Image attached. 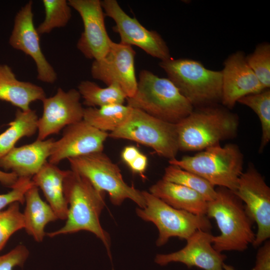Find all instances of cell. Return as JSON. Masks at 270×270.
Wrapping results in <instances>:
<instances>
[{"mask_svg":"<svg viewBox=\"0 0 270 270\" xmlns=\"http://www.w3.org/2000/svg\"><path fill=\"white\" fill-rule=\"evenodd\" d=\"M23 213L26 232L38 242H42L46 234L44 228L50 222L58 220L54 211L41 198L38 188L34 184L26 192Z\"/></svg>","mask_w":270,"mask_h":270,"instance_id":"obj_23","label":"cell"},{"mask_svg":"<svg viewBox=\"0 0 270 270\" xmlns=\"http://www.w3.org/2000/svg\"><path fill=\"white\" fill-rule=\"evenodd\" d=\"M70 6L80 14L84 31L76 47L88 59L98 60L108 50L112 40L104 24L105 14L100 0H69Z\"/></svg>","mask_w":270,"mask_h":270,"instance_id":"obj_14","label":"cell"},{"mask_svg":"<svg viewBox=\"0 0 270 270\" xmlns=\"http://www.w3.org/2000/svg\"><path fill=\"white\" fill-rule=\"evenodd\" d=\"M132 108L124 104H112L98 108H84L83 120L102 132H113L128 119Z\"/></svg>","mask_w":270,"mask_h":270,"instance_id":"obj_25","label":"cell"},{"mask_svg":"<svg viewBox=\"0 0 270 270\" xmlns=\"http://www.w3.org/2000/svg\"><path fill=\"white\" fill-rule=\"evenodd\" d=\"M149 192L170 206L190 213L206 216L208 202L196 192L184 186L160 180Z\"/></svg>","mask_w":270,"mask_h":270,"instance_id":"obj_22","label":"cell"},{"mask_svg":"<svg viewBox=\"0 0 270 270\" xmlns=\"http://www.w3.org/2000/svg\"><path fill=\"white\" fill-rule=\"evenodd\" d=\"M140 150L134 146H125L122 151L121 158L123 162L129 165L140 153Z\"/></svg>","mask_w":270,"mask_h":270,"instance_id":"obj_36","label":"cell"},{"mask_svg":"<svg viewBox=\"0 0 270 270\" xmlns=\"http://www.w3.org/2000/svg\"><path fill=\"white\" fill-rule=\"evenodd\" d=\"M82 104L88 107L96 108L112 104H124L127 96L122 90L114 85L101 88L90 80L82 81L78 86Z\"/></svg>","mask_w":270,"mask_h":270,"instance_id":"obj_26","label":"cell"},{"mask_svg":"<svg viewBox=\"0 0 270 270\" xmlns=\"http://www.w3.org/2000/svg\"><path fill=\"white\" fill-rule=\"evenodd\" d=\"M216 189V196L208 202L206 214L215 220L220 231V235L212 236V246L219 252H243L255 239L254 222L242 202L232 191L223 187Z\"/></svg>","mask_w":270,"mask_h":270,"instance_id":"obj_2","label":"cell"},{"mask_svg":"<svg viewBox=\"0 0 270 270\" xmlns=\"http://www.w3.org/2000/svg\"><path fill=\"white\" fill-rule=\"evenodd\" d=\"M68 207L66 221L59 230L46 234H60L86 230L94 234L104 244L112 260L110 235L102 226L100 217L105 206L106 193L98 190L84 176L68 170L64 182Z\"/></svg>","mask_w":270,"mask_h":270,"instance_id":"obj_1","label":"cell"},{"mask_svg":"<svg viewBox=\"0 0 270 270\" xmlns=\"http://www.w3.org/2000/svg\"><path fill=\"white\" fill-rule=\"evenodd\" d=\"M24 228V218L19 202L12 203L6 210H0V251L12 234Z\"/></svg>","mask_w":270,"mask_h":270,"instance_id":"obj_31","label":"cell"},{"mask_svg":"<svg viewBox=\"0 0 270 270\" xmlns=\"http://www.w3.org/2000/svg\"><path fill=\"white\" fill-rule=\"evenodd\" d=\"M108 136V132L82 120L64 128L62 136L52 144L48 162L57 165L64 159L103 152Z\"/></svg>","mask_w":270,"mask_h":270,"instance_id":"obj_16","label":"cell"},{"mask_svg":"<svg viewBox=\"0 0 270 270\" xmlns=\"http://www.w3.org/2000/svg\"><path fill=\"white\" fill-rule=\"evenodd\" d=\"M238 102L245 105L257 114L262 126V135L259 152L270 140V90L265 89L240 98Z\"/></svg>","mask_w":270,"mask_h":270,"instance_id":"obj_28","label":"cell"},{"mask_svg":"<svg viewBox=\"0 0 270 270\" xmlns=\"http://www.w3.org/2000/svg\"><path fill=\"white\" fill-rule=\"evenodd\" d=\"M55 140L36 139L28 144L14 147L0 158V168L18 178H32L46 162Z\"/></svg>","mask_w":270,"mask_h":270,"instance_id":"obj_19","label":"cell"},{"mask_svg":"<svg viewBox=\"0 0 270 270\" xmlns=\"http://www.w3.org/2000/svg\"><path fill=\"white\" fill-rule=\"evenodd\" d=\"M251 270H270V242L266 240L259 248L254 266Z\"/></svg>","mask_w":270,"mask_h":270,"instance_id":"obj_34","label":"cell"},{"mask_svg":"<svg viewBox=\"0 0 270 270\" xmlns=\"http://www.w3.org/2000/svg\"><path fill=\"white\" fill-rule=\"evenodd\" d=\"M28 248L20 244L6 254L0 256V270H13L17 266H22L29 255Z\"/></svg>","mask_w":270,"mask_h":270,"instance_id":"obj_33","label":"cell"},{"mask_svg":"<svg viewBox=\"0 0 270 270\" xmlns=\"http://www.w3.org/2000/svg\"><path fill=\"white\" fill-rule=\"evenodd\" d=\"M78 90L60 88L52 96L42 100L43 112L38 120V138L44 140L66 127L83 120L84 108Z\"/></svg>","mask_w":270,"mask_h":270,"instance_id":"obj_13","label":"cell"},{"mask_svg":"<svg viewBox=\"0 0 270 270\" xmlns=\"http://www.w3.org/2000/svg\"><path fill=\"white\" fill-rule=\"evenodd\" d=\"M162 180L190 188L202 196L207 201L214 200L216 195L214 186L199 176L170 164L165 168Z\"/></svg>","mask_w":270,"mask_h":270,"instance_id":"obj_27","label":"cell"},{"mask_svg":"<svg viewBox=\"0 0 270 270\" xmlns=\"http://www.w3.org/2000/svg\"><path fill=\"white\" fill-rule=\"evenodd\" d=\"M234 192L244 203L246 212L257 224L258 232L252 243L257 247L270 237V188L250 164L240 176Z\"/></svg>","mask_w":270,"mask_h":270,"instance_id":"obj_10","label":"cell"},{"mask_svg":"<svg viewBox=\"0 0 270 270\" xmlns=\"http://www.w3.org/2000/svg\"><path fill=\"white\" fill-rule=\"evenodd\" d=\"M126 100L132 108L174 124L194 110L193 106L169 78L146 70L140 73L134 94Z\"/></svg>","mask_w":270,"mask_h":270,"instance_id":"obj_4","label":"cell"},{"mask_svg":"<svg viewBox=\"0 0 270 270\" xmlns=\"http://www.w3.org/2000/svg\"><path fill=\"white\" fill-rule=\"evenodd\" d=\"M101 4L105 16L114 20L112 30L119 34L120 42L136 46L160 61L171 58L168 46L157 32L146 29L136 18L129 16L116 0H104Z\"/></svg>","mask_w":270,"mask_h":270,"instance_id":"obj_11","label":"cell"},{"mask_svg":"<svg viewBox=\"0 0 270 270\" xmlns=\"http://www.w3.org/2000/svg\"><path fill=\"white\" fill-rule=\"evenodd\" d=\"M176 166L202 178L214 186L234 192L243 172V154L235 144L208 147L192 156L168 160Z\"/></svg>","mask_w":270,"mask_h":270,"instance_id":"obj_6","label":"cell"},{"mask_svg":"<svg viewBox=\"0 0 270 270\" xmlns=\"http://www.w3.org/2000/svg\"><path fill=\"white\" fill-rule=\"evenodd\" d=\"M108 136L136 142L169 160L176 158L179 151L176 124L160 120L136 108H132L126 121L109 133Z\"/></svg>","mask_w":270,"mask_h":270,"instance_id":"obj_9","label":"cell"},{"mask_svg":"<svg viewBox=\"0 0 270 270\" xmlns=\"http://www.w3.org/2000/svg\"><path fill=\"white\" fill-rule=\"evenodd\" d=\"M148 160L147 156L142 152L128 166L134 174L144 178V173L147 168Z\"/></svg>","mask_w":270,"mask_h":270,"instance_id":"obj_35","label":"cell"},{"mask_svg":"<svg viewBox=\"0 0 270 270\" xmlns=\"http://www.w3.org/2000/svg\"><path fill=\"white\" fill-rule=\"evenodd\" d=\"M38 119L34 110H17L14 119L8 124V128L0 134V158L15 147L19 140L36 133Z\"/></svg>","mask_w":270,"mask_h":270,"instance_id":"obj_24","label":"cell"},{"mask_svg":"<svg viewBox=\"0 0 270 270\" xmlns=\"http://www.w3.org/2000/svg\"><path fill=\"white\" fill-rule=\"evenodd\" d=\"M222 72L221 102L228 108H233L242 97L265 90L248 64L246 56L242 51L232 53L226 59Z\"/></svg>","mask_w":270,"mask_h":270,"instance_id":"obj_18","label":"cell"},{"mask_svg":"<svg viewBox=\"0 0 270 270\" xmlns=\"http://www.w3.org/2000/svg\"><path fill=\"white\" fill-rule=\"evenodd\" d=\"M32 6V2L30 0L16 14L8 42L12 48L32 58L36 64L38 80L53 84L57 79V74L40 48V35L34 24Z\"/></svg>","mask_w":270,"mask_h":270,"instance_id":"obj_15","label":"cell"},{"mask_svg":"<svg viewBox=\"0 0 270 270\" xmlns=\"http://www.w3.org/2000/svg\"><path fill=\"white\" fill-rule=\"evenodd\" d=\"M145 201L144 208L136 212L142 220L152 222L158 231L156 245L161 246L172 237L186 240L198 230L210 231L212 225L206 216L194 214L176 209L149 192L142 191Z\"/></svg>","mask_w":270,"mask_h":270,"instance_id":"obj_8","label":"cell"},{"mask_svg":"<svg viewBox=\"0 0 270 270\" xmlns=\"http://www.w3.org/2000/svg\"><path fill=\"white\" fill-rule=\"evenodd\" d=\"M248 64L264 89L270 88V44H258L252 53L246 56Z\"/></svg>","mask_w":270,"mask_h":270,"instance_id":"obj_30","label":"cell"},{"mask_svg":"<svg viewBox=\"0 0 270 270\" xmlns=\"http://www.w3.org/2000/svg\"><path fill=\"white\" fill-rule=\"evenodd\" d=\"M34 184L32 178H18L10 192L0 194V211L5 206L14 202L24 204L25 194Z\"/></svg>","mask_w":270,"mask_h":270,"instance_id":"obj_32","label":"cell"},{"mask_svg":"<svg viewBox=\"0 0 270 270\" xmlns=\"http://www.w3.org/2000/svg\"><path fill=\"white\" fill-rule=\"evenodd\" d=\"M135 56L136 52L132 46L112 41L105 56L94 60L90 68L91 75L107 86H116L127 98H130L134 94L138 84Z\"/></svg>","mask_w":270,"mask_h":270,"instance_id":"obj_12","label":"cell"},{"mask_svg":"<svg viewBox=\"0 0 270 270\" xmlns=\"http://www.w3.org/2000/svg\"><path fill=\"white\" fill-rule=\"evenodd\" d=\"M68 171L46 162L32 178L34 185L42 191L58 219L62 220L66 219L68 210L64 188Z\"/></svg>","mask_w":270,"mask_h":270,"instance_id":"obj_20","label":"cell"},{"mask_svg":"<svg viewBox=\"0 0 270 270\" xmlns=\"http://www.w3.org/2000/svg\"><path fill=\"white\" fill-rule=\"evenodd\" d=\"M71 170L84 176L98 190L107 192L111 202L120 206L126 199L145 206L142 191L127 184L118 166L103 152L68 159Z\"/></svg>","mask_w":270,"mask_h":270,"instance_id":"obj_7","label":"cell"},{"mask_svg":"<svg viewBox=\"0 0 270 270\" xmlns=\"http://www.w3.org/2000/svg\"><path fill=\"white\" fill-rule=\"evenodd\" d=\"M45 12L43 22L36 28L39 34L50 32L56 28L66 26L72 17L70 6L66 0H43Z\"/></svg>","mask_w":270,"mask_h":270,"instance_id":"obj_29","label":"cell"},{"mask_svg":"<svg viewBox=\"0 0 270 270\" xmlns=\"http://www.w3.org/2000/svg\"><path fill=\"white\" fill-rule=\"evenodd\" d=\"M212 235L208 231L198 230L186 240L180 250L168 254H158L154 262L160 266L178 262L188 268L196 266L203 270H224L226 255L216 251L212 244Z\"/></svg>","mask_w":270,"mask_h":270,"instance_id":"obj_17","label":"cell"},{"mask_svg":"<svg viewBox=\"0 0 270 270\" xmlns=\"http://www.w3.org/2000/svg\"><path fill=\"white\" fill-rule=\"evenodd\" d=\"M44 98L46 94L41 86L18 80L10 66L0 64V100L27 110L30 108L31 103L42 101Z\"/></svg>","mask_w":270,"mask_h":270,"instance_id":"obj_21","label":"cell"},{"mask_svg":"<svg viewBox=\"0 0 270 270\" xmlns=\"http://www.w3.org/2000/svg\"><path fill=\"white\" fill-rule=\"evenodd\" d=\"M222 267L224 270H236L232 266L224 263L223 264Z\"/></svg>","mask_w":270,"mask_h":270,"instance_id":"obj_38","label":"cell"},{"mask_svg":"<svg viewBox=\"0 0 270 270\" xmlns=\"http://www.w3.org/2000/svg\"><path fill=\"white\" fill-rule=\"evenodd\" d=\"M160 66L194 107L214 105L221 101L222 70L206 68L200 62L172 57L160 61Z\"/></svg>","mask_w":270,"mask_h":270,"instance_id":"obj_5","label":"cell"},{"mask_svg":"<svg viewBox=\"0 0 270 270\" xmlns=\"http://www.w3.org/2000/svg\"><path fill=\"white\" fill-rule=\"evenodd\" d=\"M18 176L12 172L0 170V182L4 186L12 188L18 180Z\"/></svg>","mask_w":270,"mask_h":270,"instance_id":"obj_37","label":"cell"},{"mask_svg":"<svg viewBox=\"0 0 270 270\" xmlns=\"http://www.w3.org/2000/svg\"><path fill=\"white\" fill-rule=\"evenodd\" d=\"M238 118L214 105L199 107L176 124L179 151L202 150L236 134Z\"/></svg>","mask_w":270,"mask_h":270,"instance_id":"obj_3","label":"cell"}]
</instances>
